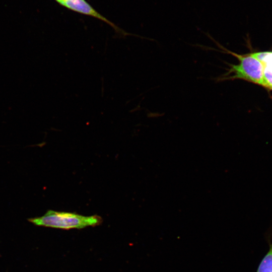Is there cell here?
<instances>
[{"mask_svg":"<svg viewBox=\"0 0 272 272\" xmlns=\"http://www.w3.org/2000/svg\"><path fill=\"white\" fill-rule=\"evenodd\" d=\"M207 35L219 48L218 51L230 54L239 61L238 64L225 62L228 67L225 69L226 72L215 78L216 82L241 79L263 86L264 66L259 60L249 53L241 54L232 51L220 44L209 34Z\"/></svg>","mask_w":272,"mask_h":272,"instance_id":"1","label":"cell"},{"mask_svg":"<svg viewBox=\"0 0 272 272\" xmlns=\"http://www.w3.org/2000/svg\"><path fill=\"white\" fill-rule=\"evenodd\" d=\"M28 221L35 225L64 230L81 229L101 224L102 218L98 215L86 216L76 213L48 210L39 217L30 218Z\"/></svg>","mask_w":272,"mask_h":272,"instance_id":"2","label":"cell"},{"mask_svg":"<svg viewBox=\"0 0 272 272\" xmlns=\"http://www.w3.org/2000/svg\"><path fill=\"white\" fill-rule=\"evenodd\" d=\"M61 6L75 12L93 17L109 25L121 37L130 34L120 29L113 22L99 13L86 0H55Z\"/></svg>","mask_w":272,"mask_h":272,"instance_id":"3","label":"cell"},{"mask_svg":"<svg viewBox=\"0 0 272 272\" xmlns=\"http://www.w3.org/2000/svg\"><path fill=\"white\" fill-rule=\"evenodd\" d=\"M269 249L260 261L256 272H272V243L268 239Z\"/></svg>","mask_w":272,"mask_h":272,"instance_id":"4","label":"cell"},{"mask_svg":"<svg viewBox=\"0 0 272 272\" xmlns=\"http://www.w3.org/2000/svg\"><path fill=\"white\" fill-rule=\"evenodd\" d=\"M249 53L259 60L264 66H272V51H258Z\"/></svg>","mask_w":272,"mask_h":272,"instance_id":"5","label":"cell"},{"mask_svg":"<svg viewBox=\"0 0 272 272\" xmlns=\"http://www.w3.org/2000/svg\"><path fill=\"white\" fill-rule=\"evenodd\" d=\"M262 87L272 90V66H264Z\"/></svg>","mask_w":272,"mask_h":272,"instance_id":"6","label":"cell"}]
</instances>
